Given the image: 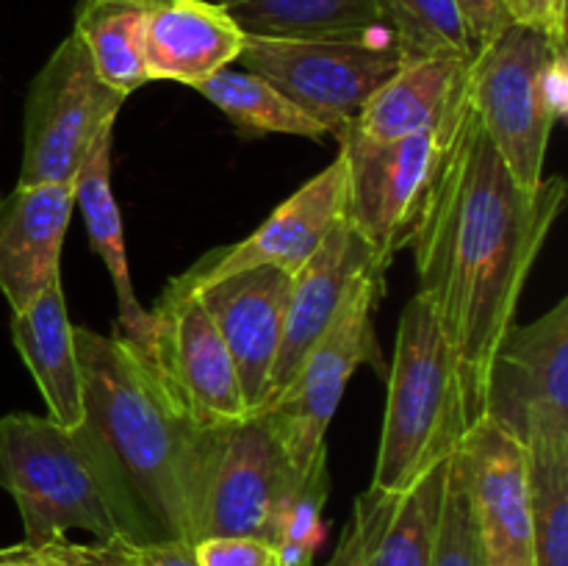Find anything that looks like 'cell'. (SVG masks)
<instances>
[{"instance_id":"28","label":"cell","mask_w":568,"mask_h":566,"mask_svg":"<svg viewBox=\"0 0 568 566\" xmlns=\"http://www.w3.org/2000/svg\"><path fill=\"white\" fill-rule=\"evenodd\" d=\"M430 566H488L458 453L449 455Z\"/></svg>"},{"instance_id":"23","label":"cell","mask_w":568,"mask_h":566,"mask_svg":"<svg viewBox=\"0 0 568 566\" xmlns=\"http://www.w3.org/2000/svg\"><path fill=\"white\" fill-rule=\"evenodd\" d=\"M114 137V133H111ZM111 137L100 139L94 153L83 164L75 178V209H81L87 222L89 244L103 259L111 281H114L116 300H120V325L116 333L128 342L142 347L150 333V311L139 305L133 292L131 266H128L125 233H122V214L111 189Z\"/></svg>"},{"instance_id":"27","label":"cell","mask_w":568,"mask_h":566,"mask_svg":"<svg viewBox=\"0 0 568 566\" xmlns=\"http://www.w3.org/2000/svg\"><path fill=\"white\" fill-rule=\"evenodd\" d=\"M532 566H568V453L527 449Z\"/></svg>"},{"instance_id":"3","label":"cell","mask_w":568,"mask_h":566,"mask_svg":"<svg viewBox=\"0 0 568 566\" xmlns=\"http://www.w3.org/2000/svg\"><path fill=\"white\" fill-rule=\"evenodd\" d=\"M0 488L14 497L22 544L31 549L67 538V530H87L94 542H150L142 516L83 422L61 427L50 416H0Z\"/></svg>"},{"instance_id":"29","label":"cell","mask_w":568,"mask_h":566,"mask_svg":"<svg viewBox=\"0 0 568 566\" xmlns=\"http://www.w3.org/2000/svg\"><path fill=\"white\" fill-rule=\"evenodd\" d=\"M327 492H331L327 464H320L311 475H305V481L294 492L286 514H283L281 538H277V553H281L286 566L314 560L316 547H320L322 536H325L322 508L327 503Z\"/></svg>"},{"instance_id":"5","label":"cell","mask_w":568,"mask_h":566,"mask_svg":"<svg viewBox=\"0 0 568 566\" xmlns=\"http://www.w3.org/2000/svg\"><path fill=\"white\" fill-rule=\"evenodd\" d=\"M303 481L264 416L197 427L186 477V542L250 536L277 547L283 514Z\"/></svg>"},{"instance_id":"26","label":"cell","mask_w":568,"mask_h":566,"mask_svg":"<svg viewBox=\"0 0 568 566\" xmlns=\"http://www.w3.org/2000/svg\"><path fill=\"white\" fill-rule=\"evenodd\" d=\"M386 11L403 64L475 55L455 0H386Z\"/></svg>"},{"instance_id":"11","label":"cell","mask_w":568,"mask_h":566,"mask_svg":"<svg viewBox=\"0 0 568 566\" xmlns=\"http://www.w3.org/2000/svg\"><path fill=\"white\" fill-rule=\"evenodd\" d=\"M460 122V120H458ZM458 122L444 131L375 142L353 125L338 133L347 159V220L372 244L377 259L392 266L414 239L433 178Z\"/></svg>"},{"instance_id":"18","label":"cell","mask_w":568,"mask_h":566,"mask_svg":"<svg viewBox=\"0 0 568 566\" xmlns=\"http://www.w3.org/2000/svg\"><path fill=\"white\" fill-rule=\"evenodd\" d=\"M75 211V181L20 186L0 200V292L20 311L61 281V247Z\"/></svg>"},{"instance_id":"33","label":"cell","mask_w":568,"mask_h":566,"mask_svg":"<svg viewBox=\"0 0 568 566\" xmlns=\"http://www.w3.org/2000/svg\"><path fill=\"white\" fill-rule=\"evenodd\" d=\"M510 22L536 28L552 42H566V0H503Z\"/></svg>"},{"instance_id":"24","label":"cell","mask_w":568,"mask_h":566,"mask_svg":"<svg viewBox=\"0 0 568 566\" xmlns=\"http://www.w3.org/2000/svg\"><path fill=\"white\" fill-rule=\"evenodd\" d=\"M161 0H78L75 33L98 75L128 98L148 83L142 64V33L148 14Z\"/></svg>"},{"instance_id":"32","label":"cell","mask_w":568,"mask_h":566,"mask_svg":"<svg viewBox=\"0 0 568 566\" xmlns=\"http://www.w3.org/2000/svg\"><path fill=\"white\" fill-rule=\"evenodd\" d=\"M455 3H458L460 17H464L466 33H469L475 53L486 48L491 39H497L505 28L514 26L503 0H455Z\"/></svg>"},{"instance_id":"7","label":"cell","mask_w":568,"mask_h":566,"mask_svg":"<svg viewBox=\"0 0 568 566\" xmlns=\"http://www.w3.org/2000/svg\"><path fill=\"white\" fill-rule=\"evenodd\" d=\"M386 272L377 266L361 277L327 331L300 361L292 381L255 411L303 477L327 464V427L349 377L366 361L377 364L375 311L386 292Z\"/></svg>"},{"instance_id":"14","label":"cell","mask_w":568,"mask_h":566,"mask_svg":"<svg viewBox=\"0 0 568 566\" xmlns=\"http://www.w3.org/2000/svg\"><path fill=\"white\" fill-rule=\"evenodd\" d=\"M488 566H532L527 449L494 422L480 420L455 449Z\"/></svg>"},{"instance_id":"6","label":"cell","mask_w":568,"mask_h":566,"mask_svg":"<svg viewBox=\"0 0 568 566\" xmlns=\"http://www.w3.org/2000/svg\"><path fill=\"white\" fill-rule=\"evenodd\" d=\"M466 100L516 183L538 189L552 128L568 109L566 42L514 22L466 64Z\"/></svg>"},{"instance_id":"13","label":"cell","mask_w":568,"mask_h":566,"mask_svg":"<svg viewBox=\"0 0 568 566\" xmlns=\"http://www.w3.org/2000/svg\"><path fill=\"white\" fill-rule=\"evenodd\" d=\"M347 211V159L338 150L336 159L316 172L308 183L283 200L270 216L239 244L214 250L203 255L194 266L183 272V281L205 286L233 272L255 270V266H277L294 272L316 253L338 216Z\"/></svg>"},{"instance_id":"9","label":"cell","mask_w":568,"mask_h":566,"mask_svg":"<svg viewBox=\"0 0 568 566\" xmlns=\"http://www.w3.org/2000/svg\"><path fill=\"white\" fill-rule=\"evenodd\" d=\"M239 61L320 120L331 137H338L358 117L361 105L403 67L394 37H247Z\"/></svg>"},{"instance_id":"10","label":"cell","mask_w":568,"mask_h":566,"mask_svg":"<svg viewBox=\"0 0 568 566\" xmlns=\"http://www.w3.org/2000/svg\"><path fill=\"white\" fill-rule=\"evenodd\" d=\"M483 420L525 449L568 453V300L510 325L491 358Z\"/></svg>"},{"instance_id":"8","label":"cell","mask_w":568,"mask_h":566,"mask_svg":"<svg viewBox=\"0 0 568 566\" xmlns=\"http://www.w3.org/2000/svg\"><path fill=\"white\" fill-rule=\"evenodd\" d=\"M125 94L94 70L75 33L50 53L26 100L20 186L72 183L100 139L114 133Z\"/></svg>"},{"instance_id":"36","label":"cell","mask_w":568,"mask_h":566,"mask_svg":"<svg viewBox=\"0 0 568 566\" xmlns=\"http://www.w3.org/2000/svg\"><path fill=\"white\" fill-rule=\"evenodd\" d=\"M294 566H316L314 560H303V564H294Z\"/></svg>"},{"instance_id":"30","label":"cell","mask_w":568,"mask_h":566,"mask_svg":"<svg viewBox=\"0 0 568 566\" xmlns=\"http://www.w3.org/2000/svg\"><path fill=\"white\" fill-rule=\"evenodd\" d=\"M20 566H139V544L125 536L94 544H72L59 538L31 549Z\"/></svg>"},{"instance_id":"17","label":"cell","mask_w":568,"mask_h":566,"mask_svg":"<svg viewBox=\"0 0 568 566\" xmlns=\"http://www.w3.org/2000/svg\"><path fill=\"white\" fill-rule=\"evenodd\" d=\"M447 464L403 492L369 486L325 566H430Z\"/></svg>"},{"instance_id":"16","label":"cell","mask_w":568,"mask_h":566,"mask_svg":"<svg viewBox=\"0 0 568 566\" xmlns=\"http://www.w3.org/2000/svg\"><path fill=\"white\" fill-rule=\"evenodd\" d=\"M377 266L388 270V264L377 259L372 244L355 231L347 214L338 216L336 225L327 231V236L316 247V253L292 275V294H288L286 320H283L281 350H277L266 400L275 397L292 381L300 361L314 347L316 338L327 331L344 300L353 294L361 277Z\"/></svg>"},{"instance_id":"2","label":"cell","mask_w":568,"mask_h":566,"mask_svg":"<svg viewBox=\"0 0 568 566\" xmlns=\"http://www.w3.org/2000/svg\"><path fill=\"white\" fill-rule=\"evenodd\" d=\"M83 425L100 444L150 542H186V477L197 425L178 408L142 347L120 333L72 327Z\"/></svg>"},{"instance_id":"34","label":"cell","mask_w":568,"mask_h":566,"mask_svg":"<svg viewBox=\"0 0 568 566\" xmlns=\"http://www.w3.org/2000/svg\"><path fill=\"white\" fill-rule=\"evenodd\" d=\"M139 566H203L194 544L183 538H161V542L139 544Z\"/></svg>"},{"instance_id":"21","label":"cell","mask_w":568,"mask_h":566,"mask_svg":"<svg viewBox=\"0 0 568 566\" xmlns=\"http://www.w3.org/2000/svg\"><path fill=\"white\" fill-rule=\"evenodd\" d=\"M11 342L42 392L50 420L61 427L81 425V366L61 281L50 283L26 309L11 311Z\"/></svg>"},{"instance_id":"20","label":"cell","mask_w":568,"mask_h":566,"mask_svg":"<svg viewBox=\"0 0 568 566\" xmlns=\"http://www.w3.org/2000/svg\"><path fill=\"white\" fill-rule=\"evenodd\" d=\"M466 64L469 61L460 59L403 64L361 105L358 117L349 125L375 142H392L455 125L469 105Z\"/></svg>"},{"instance_id":"12","label":"cell","mask_w":568,"mask_h":566,"mask_svg":"<svg viewBox=\"0 0 568 566\" xmlns=\"http://www.w3.org/2000/svg\"><path fill=\"white\" fill-rule=\"evenodd\" d=\"M142 353L166 394L197 427L222 425L250 414L220 327L197 289L181 275L172 277L155 300Z\"/></svg>"},{"instance_id":"22","label":"cell","mask_w":568,"mask_h":566,"mask_svg":"<svg viewBox=\"0 0 568 566\" xmlns=\"http://www.w3.org/2000/svg\"><path fill=\"white\" fill-rule=\"evenodd\" d=\"M247 37H392L386 0H220Z\"/></svg>"},{"instance_id":"25","label":"cell","mask_w":568,"mask_h":566,"mask_svg":"<svg viewBox=\"0 0 568 566\" xmlns=\"http://www.w3.org/2000/svg\"><path fill=\"white\" fill-rule=\"evenodd\" d=\"M192 89L211 100L244 133H288L314 142L331 137L320 120L255 72L220 70Z\"/></svg>"},{"instance_id":"19","label":"cell","mask_w":568,"mask_h":566,"mask_svg":"<svg viewBox=\"0 0 568 566\" xmlns=\"http://www.w3.org/2000/svg\"><path fill=\"white\" fill-rule=\"evenodd\" d=\"M247 33L220 0H161L142 33L148 81L194 87L239 61Z\"/></svg>"},{"instance_id":"4","label":"cell","mask_w":568,"mask_h":566,"mask_svg":"<svg viewBox=\"0 0 568 566\" xmlns=\"http://www.w3.org/2000/svg\"><path fill=\"white\" fill-rule=\"evenodd\" d=\"M464 388L449 344L419 294L408 300L397 327L381 449L369 486L403 492L447 464L466 431Z\"/></svg>"},{"instance_id":"15","label":"cell","mask_w":568,"mask_h":566,"mask_svg":"<svg viewBox=\"0 0 568 566\" xmlns=\"http://www.w3.org/2000/svg\"><path fill=\"white\" fill-rule=\"evenodd\" d=\"M194 289L231 353L244 405L255 414L270 392L292 294V275L277 266H255Z\"/></svg>"},{"instance_id":"1","label":"cell","mask_w":568,"mask_h":566,"mask_svg":"<svg viewBox=\"0 0 568 566\" xmlns=\"http://www.w3.org/2000/svg\"><path fill=\"white\" fill-rule=\"evenodd\" d=\"M564 178L516 183L466 105L442 155L414 247L419 294L458 366L469 425L483 420L488 370L525 294L532 264L566 203Z\"/></svg>"},{"instance_id":"35","label":"cell","mask_w":568,"mask_h":566,"mask_svg":"<svg viewBox=\"0 0 568 566\" xmlns=\"http://www.w3.org/2000/svg\"><path fill=\"white\" fill-rule=\"evenodd\" d=\"M31 555L28 544H14V547H0V566H20Z\"/></svg>"},{"instance_id":"31","label":"cell","mask_w":568,"mask_h":566,"mask_svg":"<svg viewBox=\"0 0 568 566\" xmlns=\"http://www.w3.org/2000/svg\"><path fill=\"white\" fill-rule=\"evenodd\" d=\"M203 566H286L275 544L250 536H220L194 544Z\"/></svg>"}]
</instances>
